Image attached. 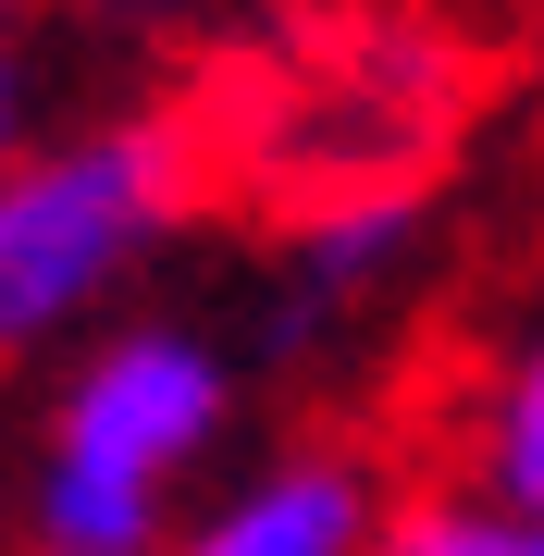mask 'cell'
<instances>
[{
  "label": "cell",
  "instance_id": "6da1fadb",
  "mask_svg": "<svg viewBox=\"0 0 544 556\" xmlns=\"http://www.w3.org/2000/svg\"><path fill=\"white\" fill-rule=\"evenodd\" d=\"M223 408H236V383L199 334H174V321L112 334L62 396V433L38 470V544H62V556L162 544V507H174L186 457L223 433Z\"/></svg>",
  "mask_w": 544,
  "mask_h": 556
},
{
  "label": "cell",
  "instance_id": "7a4b0ae2",
  "mask_svg": "<svg viewBox=\"0 0 544 556\" xmlns=\"http://www.w3.org/2000/svg\"><path fill=\"white\" fill-rule=\"evenodd\" d=\"M174 199H186L174 137H149V124H100V137L0 161V358L50 346L62 321L100 309L162 248Z\"/></svg>",
  "mask_w": 544,
  "mask_h": 556
},
{
  "label": "cell",
  "instance_id": "52a82bcc",
  "mask_svg": "<svg viewBox=\"0 0 544 556\" xmlns=\"http://www.w3.org/2000/svg\"><path fill=\"white\" fill-rule=\"evenodd\" d=\"M396 544H421V556H544V519L495 507L483 482H470V495H421L396 519Z\"/></svg>",
  "mask_w": 544,
  "mask_h": 556
},
{
  "label": "cell",
  "instance_id": "277c9868",
  "mask_svg": "<svg viewBox=\"0 0 544 556\" xmlns=\"http://www.w3.org/2000/svg\"><path fill=\"white\" fill-rule=\"evenodd\" d=\"M408 248H421V186H334L298 223V248H284V334L346 321L371 285H396Z\"/></svg>",
  "mask_w": 544,
  "mask_h": 556
},
{
  "label": "cell",
  "instance_id": "5b68a950",
  "mask_svg": "<svg viewBox=\"0 0 544 556\" xmlns=\"http://www.w3.org/2000/svg\"><path fill=\"white\" fill-rule=\"evenodd\" d=\"M383 532V495H371V470L359 457H273L261 482H236L211 519V556H346V544H371Z\"/></svg>",
  "mask_w": 544,
  "mask_h": 556
},
{
  "label": "cell",
  "instance_id": "9c48e42d",
  "mask_svg": "<svg viewBox=\"0 0 544 556\" xmlns=\"http://www.w3.org/2000/svg\"><path fill=\"white\" fill-rule=\"evenodd\" d=\"M112 25H186V13H211V0H100Z\"/></svg>",
  "mask_w": 544,
  "mask_h": 556
},
{
  "label": "cell",
  "instance_id": "ba28073f",
  "mask_svg": "<svg viewBox=\"0 0 544 556\" xmlns=\"http://www.w3.org/2000/svg\"><path fill=\"white\" fill-rule=\"evenodd\" d=\"M13 149H25V50L0 38V161H13Z\"/></svg>",
  "mask_w": 544,
  "mask_h": 556
},
{
  "label": "cell",
  "instance_id": "8992f818",
  "mask_svg": "<svg viewBox=\"0 0 544 556\" xmlns=\"http://www.w3.org/2000/svg\"><path fill=\"white\" fill-rule=\"evenodd\" d=\"M483 495L520 507V519H544V334L507 358V383L483 408Z\"/></svg>",
  "mask_w": 544,
  "mask_h": 556
},
{
  "label": "cell",
  "instance_id": "3957f363",
  "mask_svg": "<svg viewBox=\"0 0 544 556\" xmlns=\"http://www.w3.org/2000/svg\"><path fill=\"white\" fill-rule=\"evenodd\" d=\"M445 112H458V62H445L421 25H396V13L334 25V38L309 50V75L273 100L284 149L309 161L322 199H334V186H421Z\"/></svg>",
  "mask_w": 544,
  "mask_h": 556
}]
</instances>
